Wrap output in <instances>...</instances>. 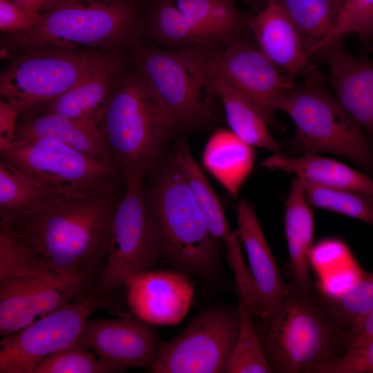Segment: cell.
<instances>
[{"label":"cell","mask_w":373,"mask_h":373,"mask_svg":"<svg viewBox=\"0 0 373 373\" xmlns=\"http://www.w3.org/2000/svg\"><path fill=\"white\" fill-rule=\"evenodd\" d=\"M42 139L58 141L97 157L115 162L99 128L55 114L20 113L10 144Z\"/></svg>","instance_id":"cell-22"},{"label":"cell","mask_w":373,"mask_h":373,"mask_svg":"<svg viewBox=\"0 0 373 373\" xmlns=\"http://www.w3.org/2000/svg\"><path fill=\"white\" fill-rule=\"evenodd\" d=\"M320 373H373V338L354 344Z\"/></svg>","instance_id":"cell-37"},{"label":"cell","mask_w":373,"mask_h":373,"mask_svg":"<svg viewBox=\"0 0 373 373\" xmlns=\"http://www.w3.org/2000/svg\"><path fill=\"white\" fill-rule=\"evenodd\" d=\"M127 303L141 321L158 325L178 324L187 314L194 283L180 272L151 270L127 275L123 280Z\"/></svg>","instance_id":"cell-15"},{"label":"cell","mask_w":373,"mask_h":373,"mask_svg":"<svg viewBox=\"0 0 373 373\" xmlns=\"http://www.w3.org/2000/svg\"><path fill=\"white\" fill-rule=\"evenodd\" d=\"M146 193L163 258L189 276L207 280L218 276V241L211 235L174 159Z\"/></svg>","instance_id":"cell-5"},{"label":"cell","mask_w":373,"mask_h":373,"mask_svg":"<svg viewBox=\"0 0 373 373\" xmlns=\"http://www.w3.org/2000/svg\"><path fill=\"white\" fill-rule=\"evenodd\" d=\"M254 147L229 129L216 131L202 153L204 168L233 198L251 174L255 161Z\"/></svg>","instance_id":"cell-25"},{"label":"cell","mask_w":373,"mask_h":373,"mask_svg":"<svg viewBox=\"0 0 373 373\" xmlns=\"http://www.w3.org/2000/svg\"><path fill=\"white\" fill-rule=\"evenodd\" d=\"M19 115L10 102L0 99V149L12 142Z\"/></svg>","instance_id":"cell-39"},{"label":"cell","mask_w":373,"mask_h":373,"mask_svg":"<svg viewBox=\"0 0 373 373\" xmlns=\"http://www.w3.org/2000/svg\"><path fill=\"white\" fill-rule=\"evenodd\" d=\"M274 0H265L266 3L274 1Z\"/></svg>","instance_id":"cell-44"},{"label":"cell","mask_w":373,"mask_h":373,"mask_svg":"<svg viewBox=\"0 0 373 373\" xmlns=\"http://www.w3.org/2000/svg\"><path fill=\"white\" fill-rule=\"evenodd\" d=\"M335 98L347 115L373 139V63L346 51L340 41L322 48Z\"/></svg>","instance_id":"cell-18"},{"label":"cell","mask_w":373,"mask_h":373,"mask_svg":"<svg viewBox=\"0 0 373 373\" xmlns=\"http://www.w3.org/2000/svg\"><path fill=\"white\" fill-rule=\"evenodd\" d=\"M42 15L13 0H0V30L10 34L30 29L41 21Z\"/></svg>","instance_id":"cell-38"},{"label":"cell","mask_w":373,"mask_h":373,"mask_svg":"<svg viewBox=\"0 0 373 373\" xmlns=\"http://www.w3.org/2000/svg\"><path fill=\"white\" fill-rule=\"evenodd\" d=\"M236 212L240 240L263 309L260 319L269 318L279 309L287 284L281 278L254 205L242 198L236 206Z\"/></svg>","instance_id":"cell-20"},{"label":"cell","mask_w":373,"mask_h":373,"mask_svg":"<svg viewBox=\"0 0 373 373\" xmlns=\"http://www.w3.org/2000/svg\"><path fill=\"white\" fill-rule=\"evenodd\" d=\"M118 55L46 47L9 58L0 75L1 99L20 113L49 104L98 65Z\"/></svg>","instance_id":"cell-7"},{"label":"cell","mask_w":373,"mask_h":373,"mask_svg":"<svg viewBox=\"0 0 373 373\" xmlns=\"http://www.w3.org/2000/svg\"><path fill=\"white\" fill-rule=\"evenodd\" d=\"M191 56L270 118L278 100L294 88L292 78L283 75L247 40H235L187 48Z\"/></svg>","instance_id":"cell-12"},{"label":"cell","mask_w":373,"mask_h":373,"mask_svg":"<svg viewBox=\"0 0 373 373\" xmlns=\"http://www.w3.org/2000/svg\"><path fill=\"white\" fill-rule=\"evenodd\" d=\"M111 372L151 367L160 343L145 322L131 318L88 320L79 340Z\"/></svg>","instance_id":"cell-14"},{"label":"cell","mask_w":373,"mask_h":373,"mask_svg":"<svg viewBox=\"0 0 373 373\" xmlns=\"http://www.w3.org/2000/svg\"><path fill=\"white\" fill-rule=\"evenodd\" d=\"M117 189L57 196L10 227L53 274L84 287L106 259L112 222L121 199Z\"/></svg>","instance_id":"cell-1"},{"label":"cell","mask_w":373,"mask_h":373,"mask_svg":"<svg viewBox=\"0 0 373 373\" xmlns=\"http://www.w3.org/2000/svg\"><path fill=\"white\" fill-rule=\"evenodd\" d=\"M143 35L156 46L178 50L222 44L212 33L184 16L170 0L155 1L144 18Z\"/></svg>","instance_id":"cell-26"},{"label":"cell","mask_w":373,"mask_h":373,"mask_svg":"<svg viewBox=\"0 0 373 373\" xmlns=\"http://www.w3.org/2000/svg\"><path fill=\"white\" fill-rule=\"evenodd\" d=\"M372 338H373V310L362 320L358 326L353 335L351 345Z\"/></svg>","instance_id":"cell-40"},{"label":"cell","mask_w":373,"mask_h":373,"mask_svg":"<svg viewBox=\"0 0 373 373\" xmlns=\"http://www.w3.org/2000/svg\"><path fill=\"white\" fill-rule=\"evenodd\" d=\"M336 8L339 13L343 5L344 4L345 0H333Z\"/></svg>","instance_id":"cell-42"},{"label":"cell","mask_w":373,"mask_h":373,"mask_svg":"<svg viewBox=\"0 0 373 373\" xmlns=\"http://www.w3.org/2000/svg\"><path fill=\"white\" fill-rule=\"evenodd\" d=\"M242 1H245L248 2V3H251L252 2V0H242Z\"/></svg>","instance_id":"cell-43"},{"label":"cell","mask_w":373,"mask_h":373,"mask_svg":"<svg viewBox=\"0 0 373 373\" xmlns=\"http://www.w3.org/2000/svg\"><path fill=\"white\" fill-rule=\"evenodd\" d=\"M262 165L272 170L293 173L325 187L373 195V178L343 163L318 154L291 157L276 153L264 160Z\"/></svg>","instance_id":"cell-24"},{"label":"cell","mask_w":373,"mask_h":373,"mask_svg":"<svg viewBox=\"0 0 373 373\" xmlns=\"http://www.w3.org/2000/svg\"><path fill=\"white\" fill-rule=\"evenodd\" d=\"M316 80L309 79L275 104L274 110L285 113L294 122L292 149L301 155H338L373 173V146L370 139Z\"/></svg>","instance_id":"cell-6"},{"label":"cell","mask_w":373,"mask_h":373,"mask_svg":"<svg viewBox=\"0 0 373 373\" xmlns=\"http://www.w3.org/2000/svg\"><path fill=\"white\" fill-rule=\"evenodd\" d=\"M174 160L216 240L224 243L233 234L220 201L185 142L178 146Z\"/></svg>","instance_id":"cell-29"},{"label":"cell","mask_w":373,"mask_h":373,"mask_svg":"<svg viewBox=\"0 0 373 373\" xmlns=\"http://www.w3.org/2000/svg\"><path fill=\"white\" fill-rule=\"evenodd\" d=\"M188 19L212 33L222 43L247 40L248 19L236 0H170Z\"/></svg>","instance_id":"cell-28"},{"label":"cell","mask_w":373,"mask_h":373,"mask_svg":"<svg viewBox=\"0 0 373 373\" xmlns=\"http://www.w3.org/2000/svg\"><path fill=\"white\" fill-rule=\"evenodd\" d=\"M32 373H110L95 353L77 342L46 358Z\"/></svg>","instance_id":"cell-36"},{"label":"cell","mask_w":373,"mask_h":373,"mask_svg":"<svg viewBox=\"0 0 373 373\" xmlns=\"http://www.w3.org/2000/svg\"><path fill=\"white\" fill-rule=\"evenodd\" d=\"M256 327L274 372L320 373L350 348L352 334L316 284L289 283L278 312Z\"/></svg>","instance_id":"cell-2"},{"label":"cell","mask_w":373,"mask_h":373,"mask_svg":"<svg viewBox=\"0 0 373 373\" xmlns=\"http://www.w3.org/2000/svg\"><path fill=\"white\" fill-rule=\"evenodd\" d=\"M83 287L54 279H12L0 282V334L12 335L66 304Z\"/></svg>","instance_id":"cell-16"},{"label":"cell","mask_w":373,"mask_h":373,"mask_svg":"<svg viewBox=\"0 0 373 373\" xmlns=\"http://www.w3.org/2000/svg\"><path fill=\"white\" fill-rule=\"evenodd\" d=\"M105 296L93 291L46 314L1 341L0 373H32L46 358L79 341Z\"/></svg>","instance_id":"cell-13"},{"label":"cell","mask_w":373,"mask_h":373,"mask_svg":"<svg viewBox=\"0 0 373 373\" xmlns=\"http://www.w3.org/2000/svg\"><path fill=\"white\" fill-rule=\"evenodd\" d=\"M298 178L311 207L346 216L373 226V195L325 187Z\"/></svg>","instance_id":"cell-32"},{"label":"cell","mask_w":373,"mask_h":373,"mask_svg":"<svg viewBox=\"0 0 373 373\" xmlns=\"http://www.w3.org/2000/svg\"><path fill=\"white\" fill-rule=\"evenodd\" d=\"M119 77L99 122L125 186L143 182L177 131L174 124L137 68Z\"/></svg>","instance_id":"cell-4"},{"label":"cell","mask_w":373,"mask_h":373,"mask_svg":"<svg viewBox=\"0 0 373 373\" xmlns=\"http://www.w3.org/2000/svg\"><path fill=\"white\" fill-rule=\"evenodd\" d=\"M0 153L1 160L61 194H89L119 186L123 180L115 162L52 140L10 144Z\"/></svg>","instance_id":"cell-8"},{"label":"cell","mask_w":373,"mask_h":373,"mask_svg":"<svg viewBox=\"0 0 373 373\" xmlns=\"http://www.w3.org/2000/svg\"><path fill=\"white\" fill-rule=\"evenodd\" d=\"M240 325L238 338L229 360L227 373H272L262 346L254 318L238 303Z\"/></svg>","instance_id":"cell-33"},{"label":"cell","mask_w":373,"mask_h":373,"mask_svg":"<svg viewBox=\"0 0 373 373\" xmlns=\"http://www.w3.org/2000/svg\"><path fill=\"white\" fill-rule=\"evenodd\" d=\"M41 12L49 9L57 0H15Z\"/></svg>","instance_id":"cell-41"},{"label":"cell","mask_w":373,"mask_h":373,"mask_svg":"<svg viewBox=\"0 0 373 373\" xmlns=\"http://www.w3.org/2000/svg\"><path fill=\"white\" fill-rule=\"evenodd\" d=\"M182 55L207 90L221 102L230 131L253 147L264 149L274 154L283 153L269 129L270 118L265 112L230 88L187 51H182Z\"/></svg>","instance_id":"cell-21"},{"label":"cell","mask_w":373,"mask_h":373,"mask_svg":"<svg viewBox=\"0 0 373 373\" xmlns=\"http://www.w3.org/2000/svg\"><path fill=\"white\" fill-rule=\"evenodd\" d=\"M177 130L203 126L213 118L212 95L181 53L137 41L129 52Z\"/></svg>","instance_id":"cell-10"},{"label":"cell","mask_w":373,"mask_h":373,"mask_svg":"<svg viewBox=\"0 0 373 373\" xmlns=\"http://www.w3.org/2000/svg\"><path fill=\"white\" fill-rule=\"evenodd\" d=\"M347 34L356 35L364 42L373 39V0H345L332 30L312 50L310 57Z\"/></svg>","instance_id":"cell-35"},{"label":"cell","mask_w":373,"mask_h":373,"mask_svg":"<svg viewBox=\"0 0 373 373\" xmlns=\"http://www.w3.org/2000/svg\"><path fill=\"white\" fill-rule=\"evenodd\" d=\"M61 195L64 194L45 186L1 159V222L15 227L44 202Z\"/></svg>","instance_id":"cell-27"},{"label":"cell","mask_w":373,"mask_h":373,"mask_svg":"<svg viewBox=\"0 0 373 373\" xmlns=\"http://www.w3.org/2000/svg\"><path fill=\"white\" fill-rule=\"evenodd\" d=\"M163 258L160 233L143 182L126 187L116 209L106 262L93 292L106 296L123 286L124 277L153 269Z\"/></svg>","instance_id":"cell-9"},{"label":"cell","mask_w":373,"mask_h":373,"mask_svg":"<svg viewBox=\"0 0 373 373\" xmlns=\"http://www.w3.org/2000/svg\"><path fill=\"white\" fill-rule=\"evenodd\" d=\"M143 21L136 0H57L35 26L4 34L1 55L8 59L52 46L129 55Z\"/></svg>","instance_id":"cell-3"},{"label":"cell","mask_w":373,"mask_h":373,"mask_svg":"<svg viewBox=\"0 0 373 373\" xmlns=\"http://www.w3.org/2000/svg\"><path fill=\"white\" fill-rule=\"evenodd\" d=\"M334 309L353 335L362 320L373 310V272L363 274L337 295L329 294Z\"/></svg>","instance_id":"cell-34"},{"label":"cell","mask_w":373,"mask_h":373,"mask_svg":"<svg viewBox=\"0 0 373 373\" xmlns=\"http://www.w3.org/2000/svg\"><path fill=\"white\" fill-rule=\"evenodd\" d=\"M24 278L62 280L15 231L0 222V282Z\"/></svg>","instance_id":"cell-30"},{"label":"cell","mask_w":373,"mask_h":373,"mask_svg":"<svg viewBox=\"0 0 373 373\" xmlns=\"http://www.w3.org/2000/svg\"><path fill=\"white\" fill-rule=\"evenodd\" d=\"M300 180L294 179L287 195L284 229L289 256V283L299 287L315 283L310 274L314 219Z\"/></svg>","instance_id":"cell-23"},{"label":"cell","mask_w":373,"mask_h":373,"mask_svg":"<svg viewBox=\"0 0 373 373\" xmlns=\"http://www.w3.org/2000/svg\"><path fill=\"white\" fill-rule=\"evenodd\" d=\"M300 32L307 56L334 27L338 12L333 0H274Z\"/></svg>","instance_id":"cell-31"},{"label":"cell","mask_w":373,"mask_h":373,"mask_svg":"<svg viewBox=\"0 0 373 373\" xmlns=\"http://www.w3.org/2000/svg\"><path fill=\"white\" fill-rule=\"evenodd\" d=\"M248 26L258 48L288 76L318 79L300 32L276 2L266 3L262 10L248 19Z\"/></svg>","instance_id":"cell-17"},{"label":"cell","mask_w":373,"mask_h":373,"mask_svg":"<svg viewBox=\"0 0 373 373\" xmlns=\"http://www.w3.org/2000/svg\"><path fill=\"white\" fill-rule=\"evenodd\" d=\"M129 62L128 55H115L57 99L29 111L58 115L98 128L117 82Z\"/></svg>","instance_id":"cell-19"},{"label":"cell","mask_w":373,"mask_h":373,"mask_svg":"<svg viewBox=\"0 0 373 373\" xmlns=\"http://www.w3.org/2000/svg\"><path fill=\"white\" fill-rule=\"evenodd\" d=\"M238 305L213 307L194 317L175 336L160 343L150 367L154 373H220L239 332Z\"/></svg>","instance_id":"cell-11"}]
</instances>
